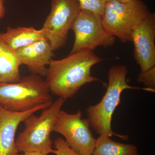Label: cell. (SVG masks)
Returning <instances> with one entry per match:
<instances>
[{
  "label": "cell",
  "mask_w": 155,
  "mask_h": 155,
  "mask_svg": "<svg viewBox=\"0 0 155 155\" xmlns=\"http://www.w3.org/2000/svg\"><path fill=\"white\" fill-rule=\"evenodd\" d=\"M16 155H24V154H19L18 153V154H16Z\"/></svg>",
  "instance_id": "cell-22"
},
{
  "label": "cell",
  "mask_w": 155,
  "mask_h": 155,
  "mask_svg": "<svg viewBox=\"0 0 155 155\" xmlns=\"http://www.w3.org/2000/svg\"><path fill=\"white\" fill-rule=\"evenodd\" d=\"M22 65L28 67L32 74L44 76L47 66L54 56L49 43L46 38L15 51Z\"/></svg>",
  "instance_id": "cell-11"
},
{
  "label": "cell",
  "mask_w": 155,
  "mask_h": 155,
  "mask_svg": "<svg viewBox=\"0 0 155 155\" xmlns=\"http://www.w3.org/2000/svg\"><path fill=\"white\" fill-rule=\"evenodd\" d=\"M117 1H119L120 2L128 3L132 2V1H134V0H117Z\"/></svg>",
  "instance_id": "cell-20"
},
{
  "label": "cell",
  "mask_w": 155,
  "mask_h": 155,
  "mask_svg": "<svg viewBox=\"0 0 155 155\" xmlns=\"http://www.w3.org/2000/svg\"><path fill=\"white\" fill-rule=\"evenodd\" d=\"M51 104H45L20 113L11 112L0 105V155L19 153L15 139L18 126L28 116L48 107Z\"/></svg>",
  "instance_id": "cell-10"
},
{
  "label": "cell",
  "mask_w": 155,
  "mask_h": 155,
  "mask_svg": "<svg viewBox=\"0 0 155 155\" xmlns=\"http://www.w3.org/2000/svg\"><path fill=\"white\" fill-rule=\"evenodd\" d=\"M22 65L15 51L3 40L0 33V83H13L21 79Z\"/></svg>",
  "instance_id": "cell-12"
},
{
  "label": "cell",
  "mask_w": 155,
  "mask_h": 155,
  "mask_svg": "<svg viewBox=\"0 0 155 155\" xmlns=\"http://www.w3.org/2000/svg\"><path fill=\"white\" fill-rule=\"evenodd\" d=\"M5 13V8L4 0H0V20L4 17Z\"/></svg>",
  "instance_id": "cell-18"
},
{
  "label": "cell",
  "mask_w": 155,
  "mask_h": 155,
  "mask_svg": "<svg viewBox=\"0 0 155 155\" xmlns=\"http://www.w3.org/2000/svg\"><path fill=\"white\" fill-rule=\"evenodd\" d=\"M150 12L141 0L128 3L114 0L105 4L103 25L108 33L122 42L131 41L134 31Z\"/></svg>",
  "instance_id": "cell-5"
},
{
  "label": "cell",
  "mask_w": 155,
  "mask_h": 155,
  "mask_svg": "<svg viewBox=\"0 0 155 155\" xmlns=\"http://www.w3.org/2000/svg\"><path fill=\"white\" fill-rule=\"evenodd\" d=\"M90 127L88 120L82 119L80 110L70 114L61 110L53 132L63 135L69 146L78 155H92L96 139L94 137Z\"/></svg>",
  "instance_id": "cell-8"
},
{
  "label": "cell",
  "mask_w": 155,
  "mask_h": 155,
  "mask_svg": "<svg viewBox=\"0 0 155 155\" xmlns=\"http://www.w3.org/2000/svg\"><path fill=\"white\" fill-rule=\"evenodd\" d=\"M104 61L91 50H81L61 60L52 59L45 81L53 94L66 101L87 84L101 81L91 75L92 67Z\"/></svg>",
  "instance_id": "cell-1"
},
{
  "label": "cell",
  "mask_w": 155,
  "mask_h": 155,
  "mask_svg": "<svg viewBox=\"0 0 155 155\" xmlns=\"http://www.w3.org/2000/svg\"><path fill=\"white\" fill-rule=\"evenodd\" d=\"M1 36L6 44L14 51L25 47L45 38L42 28L36 29L33 27H7V30L1 33Z\"/></svg>",
  "instance_id": "cell-13"
},
{
  "label": "cell",
  "mask_w": 155,
  "mask_h": 155,
  "mask_svg": "<svg viewBox=\"0 0 155 155\" xmlns=\"http://www.w3.org/2000/svg\"><path fill=\"white\" fill-rule=\"evenodd\" d=\"M92 155H139L135 146L117 142L105 135L96 139Z\"/></svg>",
  "instance_id": "cell-14"
},
{
  "label": "cell",
  "mask_w": 155,
  "mask_h": 155,
  "mask_svg": "<svg viewBox=\"0 0 155 155\" xmlns=\"http://www.w3.org/2000/svg\"><path fill=\"white\" fill-rule=\"evenodd\" d=\"M137 81L139 83H142L145 87L155 91V66L146 71H141Z\"/></svg>",
  "instance_id": "cell-16"
},
{
  "label": "cell",
  "mask_w": 155,
  "mask_h": 155,
  "mask_svg": "<svg viewBox=\"0 0 155 155\" xmlns=\"http://www.w3.org/2000/svg\"><path fill=\"white\" fill-rule=\"evenodd\" d=\"M65 100L58 98L38 116L34 114L23 121L25 127L16 140L19 152L54 154L51 134Z\"/></svg>",
  "instance_id": "cell-4"
},
{
  "label": "cell",
  "mask_w": 155,
  "mask_h": 155,
  "mask_svg": "<svg viewBox=\"0 0 155 155\" xmlns=\"http://www.w3.org/2000/svg\"><path fill=\"white\" fill-rule=\"evenodd\" d=\"M101 1L106 4V3L109 2H111L112 1H114V0H101Z\"/></svg>",
  "instance_id": "cell-21"
},
{
  "label": "cell",
  "mask_w": 155,
  "mask_h": 155,
  "mask_svg": "<svg viewBox=\"0 0 155 155\" xmlns=\"http://www.w3.org/2000/svg\"><path fill=\"white\" fill-rule=\"evenodd\" d=\"M81 11L77 0H51V11L41 28L54 51L67 44L69 31Z\"/></svg>",
  "instance_id": "cell-6"
},
{
  "label": "cell",
  "mask_w": 155,
  "mask_h": 155,
  "mask_svg": "<svg viewBox=\"0 0 155 155\" xmlns=\"http://www.w3.org/2000/svg\"><path fill=\"white\" fill-rule=\"evenodd\" d=\"M25 155H48L43 153L39 152H28L24 153Z\"/></svg>",
  "instance_id": "cell-19"
},
{
  "label": "cell",
  "mask_w": 155,
  "mask_h": 155,
  "mask_svg": "<svg viewBox=\"0 0 155 155\" xmlns=\"http://www.w3.org/2000/svg\"><path fill=\"white\" fill-rule=\"evenodd\" d=\"M45 80L32 74L16 83H0V105L11 112L20 113L51 104L52 98Z\"/></svg>",
  "instance_id": "cell-3"
},
{
  "label": "cell",
  "mask_w": 155,
  "mask_h": 155,
  "mask_svg": "<svg viewBox=\"0 0 155 155\" xmlns=\"http://www.w3.org/2000/svg\"><path fill=\"white\" fill-rule=\"evenodd\" d=\"M127 69L125 65H114L108 72V85L107 91L101 101L94 106H90L86 110L87 120L91 127L100 136H116L126 140L127 135L114 133L111 127L112 116L120 102L121 95L126 89H141L155 92L150 89L130 86L127 83Z\"/></svg>",
  "instance_id": "cell-2"
},
{
  "label": "cell",
  "mask_w": 155,
  "mask_h": 155,
  "mask_svg": "<svg viewBox=\"0 0 155 155\" xmlns=\"http://www.w3.org/2000/svg\"><path fill=\"white\" fill-rule=\"evenodd\" d=\"M55 148L54 154L56 155H78L75 150L69 146L66 140L58 137L54 142Z\"/></svg>",
  "instance_id": "cell-17"
},
{
  "label": "cell",
  "mask_w": 155,
  "mask_h": 155,
  "mask_svg": "<svg viewBox=\"0 0 155 155\" xmlns=\"http://www.w3.org/2000/svg\"><path fill=\"white\" fill-rule=\"evenodd\" d=\"M81 10H87L102 16L105 4L101 0H77Z\"/></svg>",
  "instance_id": "cell-15"
},
{
  "label": "cell",
  "mask_w": 155,
  "mask_h": 155,
  "mask_svg": "<svg viewBox=\"0 0 155 155\" xmlns=\"http://www.w3.org/2000/svg\"><path fill=\"white\" fill-rule=\"evenodd\" d=\"M155 14L150 12L134 31V58L141 71L155 66Z\"/></svg>",
  "instance_id": "cell-9"
},
{
  "label": "cell",
  "mask_w": 155,
  "mask_h": 155,
  "mask_svg": "<svg viewBox=\"0 0 155 155\" xmlns=\"http://www.w3.org/2000/svg\"><path fill=\"white\" fill-rule=\"evenodd\" d=\"M71 29L75 41L70 54L82 50L92 51L97 47L107 48L115 43V37L104 27L102 16L91 11L81 10Z\"/></svg>",
  "instance_id": "cell-7"
}]
</instances>
